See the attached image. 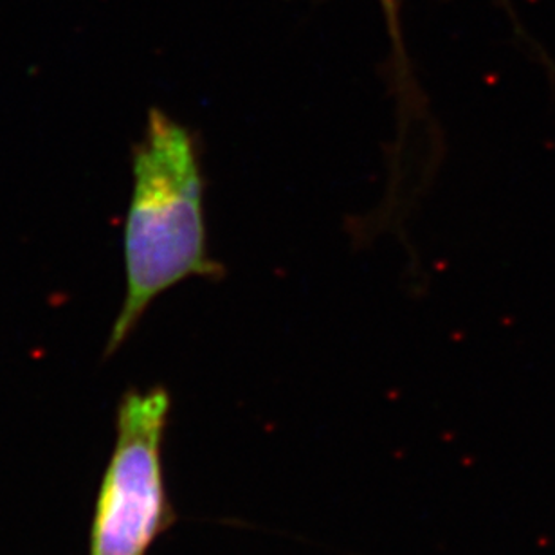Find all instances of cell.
Here are the masks:
<instances>
[{
    "instance_id": "obj_1",
    "label": "cell",
    "mask_w": 555,
    "mask_h": 555,
    "mask_svg": "<svg viewBox=\"0 0 555 555\" xmlns=\"http://www.w3.org/2000/svg\"><path fill=\"white\" fill-rule=\"evenodd\" d=\"M124 257L127 287L107 356L124 347L146 310L170 288L190 278L224 276V268L209 255L197 141L186 125L159 107L150 108L143 138L132 149Z\"/></svg>"
},
{
    "instance_id": "obj_2",
    "label": "cell",
    "mask_w": 555,
    "mask_h": 555,
    "mask_svg": "<svg viewBox=\"0 0 555 555\" xmlns=\"http://www.w3.org/2000/svg\"><path fill=\"white\" fill-rule=\"evenodd\" d=\"M170 412V393L163 386L134 388L121 397L116 446L98 491L89 555H146L176 524L163 465Z\"/></svg>"
},
{
    "instance_id": "obj_3",
    "label": "cell",
    "mask_w": 555,
    "mask_h": 555,
    "mask_svg": "<svg viewBox=\"0 0 555 555\" xmlns=\"http://www.w3.org/2000/svg\"><path fill=\"white\" fill-rule=\"evenodd\" d=\"M380 5H383V11H385L386 24H388V29H390L391 40L396 43V67L399 69L397 73L396 81H402V70L406 69V60L402 59V53H404V49H402L401 42V26H399V0H379Z\"/></svg>"
}]
</instances>
